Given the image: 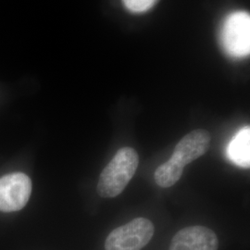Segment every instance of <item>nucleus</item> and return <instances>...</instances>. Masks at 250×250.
I'll return each instance as SVG.
<instances>
[{"instance_id":"f257e3e1","label":"nucleus","mask_w":250,"mask_h":250,"mask_svg":"<svg viewBox=\"0 0 250 250\" xmlns=\"http://www.w3.org/2000/svg\"><path fill=\"white\" fill-rule=\"evenodd\" d=\"M138 164L139 157L134 148L123 147L119 149L99 176V196L111 198L122 194L134 177Z\"/></svg>"},{"instance_id":"f03ea898","label":"nucleus","mask_w":250,"mask_h":250,"mask_svg":"<svg viewBox=\"0 0 250 250\" xmlns=\"http://www.w3.org/2000/svg\"><path fill=\"white\" fill-rule=\"evenodd\" d=\"M219 41L224 53L233 59H243L250 53V16L237 10L224 18L219 32Z\"/></svg>"},{"instance_id":"7ed1b4c3","label":"nucleus","mask_w":250,"mask_h":250,"mask_svg":"<svg viewBox=\"0 0 250 250\" xmlns=\"http://www.w3.org/2000/svg\"><path fill=\"white\" fill-rule=\"evenodd\" d=\"M155 232L151 222L143 217L114 229L107 235L105 250H142Z\"/></svg>"},{"instance_id":"20e7f679","label":"nucleus","mask_w":250,"mask_h":250,"mask_svg":"<svg viewBox=\"0 0 250 250\" xmlns=\"http://www.w3.org/2000/svg\"><path fill=\"white\" fill-rule=\"evenodd\" d=\"M32 192L26 174L15 172L0 178V211L12 212L24 208Z\"/></svg>"},{"instance_id":"39448f33","label":"nucleus","mask_w":250,"mask_h":250,"mask_svg":"<svg viewBox=\"0 0 250 250\" xmlns=\"http://www.w3.org/2000/svg\"><path fill=\"white\" fill-rule=\"evenodd\" d=\"M210 134L202 129H197L185 135L176 145L170 161L181 168L190 164L205 155L209 149Z\"/></svg>"},{"instance_id":"423d86ee","label":"nucleus","mask_w":250,"mask_h":250,"mask_svg":"<svg viewBox=\"0 0 250 250\" xmlns=\"http://www.w3.org/2000/svg\"><path fill=\"white\" fill-rule=\"evenodd\" d=\"M219 240L212 230L189 226L180 230L170 242L169 250H218Z\"/></svg>"},{"instance_id":"0eeeda50","label":"nucleus","mask_w":250,"mask_h":250,"mask_svg":"<svg viewBox=\"0 0 250 250\" xmlns=\"http://www.w3.org/2000/svg\"><path fill=\"white\" fill-rule=\"evenodd\" d=\"M250 129L246 127L234 136L229 146L228 152L231 160L244 168H250Z\"/></svg>"},{"instance_id":"6e6552de","label":"nucleus","mask_w":250,"mask_h":250,"mask_svg":"<svg viewBox=\"0 0 250 250\" xmlns=\"http://www.w3.org/2000/svg\"><path fill=\"white\" fill-rule=\"evenodd\" d=\"M184 169L169 160L161 164L155 171L154 177L157 185L163 188L174 186L182 177Z\"/></svg>"},{"instance_id":"1a4fd4ad","label":"nucleus","mask_w":250,"mask_h":250,"mask_svg":"<svg viewBox=\"0 0 250 250\" xmlns=\"http://www.w3.org/2000/svg\"><path fill=\"white\" fill-rule=\"evenodd\" d=\"M159 0H123L125 8L132 13H145L151 9Z\"/></svg>"}]
</instances>
